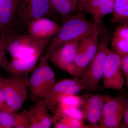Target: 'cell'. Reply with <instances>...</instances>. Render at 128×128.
<instances>
[{
  "label": "cell",
  "mask_w": 128,
  "mask_h": 128,
  "mask_svg": "<svg viewBox=\"0 0 128 128\" xmlns=\"http://www.w3.org/2000/svg\"><path fill=\"white\" fill-rule=\"evenodd\" d=\"M28 74L4 78L2 88L6 102L12 112L18 113L23 106L28 96Z\"/></svg>",
  "instance_id": "cell-4"
},
{
  "label": "cell",
  "mask_w": 128,
  "mask_h": 128,
  "mask_svg": "<svg viewBox=\"0 0 128 128\" xmlns=\"http://www.w3.org/2000/svg\"><path fill=\"white\" fill-rule=\"evenodd\" d=\"M99 45L98 38L93 35L81 40L73 64L68 73L75 78H80L96 54Z\"/></svg>",
  "instance_id": "cell-7"
},
{
  "label": "cell",
  "mask_w": 128,
  "mask_h": 128,
  "mask_svg": "<svg viewBox=\"0 0 128 128\" xmlns=\"http://www.w3.org/2000/svg\"></svg>",
  "instance_id": "cell-32"
},
{
  "label": "cell",
  "mask_w": 128,
  "mask_h": 128,
  "mask_svg": "<svg viewBox=\"0 0 128 128\" xmlns=\"http://www.w3.org/2000/svg\"><path fill=\"white\" fill-rule=\"evenodd\" d=\"M18 0H0V35L4 41L18 32Z\"/></svg>",
  "instance_id": "cell-10"
},
{
  "label": "cell",
  "mask_w": 128,
  "mask_h": 128,
  "mask_svg": "<svg viewBox=\"0 0 128 128\" xmlns=\"http://www.w3.org/2000/svg\"><path fill=\"white\" fill-rule=\"evenodd\" d=\"M0 128H2V127L0 125Z\"/></svg>",
  "instance_id": "cell-31"
},
{
  "label": "cell",
  "mask_w": 128,
  "mask_h": 128,
  "mask_svg": "<svg viewBox=\"0 0 128 128\" xmlns=\"http://www.w3.org/2000/svg\"><path fill=\"white\" fill-rule=\"evenodd\" d=\"M44 55L41 56L39 62L29 78L30 98L38 101L44 98L54 86L55 74Z\"/></svg>",
  "instance_id": "cell-2"
},
{
  "label": "cell",
  "mask_w": 128,
  "mask_h": 128,
  "mask_svg": "<svg viewBox=\"0 0 128 128\" xmlns=\"http://www.w3.org/2000/svg\"><path fill=\"white\" fill-rule=\"evenodd\" d=\"M50 6L56 14L62 17L71 15L78 9L79 0H50Z\"/></svg>",
  "instance_id": "cell-19"
},
{
  "label": "cell",
  "mask_w": 128,
  "mask_h": 128,
  "mask_svg": "<svg viewBox=\"0 0 128 128\" xmlns=\"http://www.w3.org/2000/svg\"><path fill=\"white\" fill-rule=\"evenodd\" d=\"M16 114L0 110V125L2 128H14Z\"/></svg>",
  "instance_id": "cell-22"
},
{
  "label": "cell",
  "mask_w": 128,
  "mask_h": 128,
  "mask_svg": "<svg viewBox=\"0 0 128 128\" xmlns=\"http://www.w3.org/2000/svg\"><path fill=\"white\" fill-rule=\"evenodd\" d=\"M62 18L63 23L59 31L50 40L45 49L44 56L48 59L52 51L65 44L80 41L85 37L94 35L93 22L88 20L83 14L70 15Z\"/></svg>",
  "instance_id": "cell-1"
},
{
  "label": "cell",
  "mask_w": 128,
  "mask_h": 128,
  "mask_svg": "<svg viewBox=\"0 0 128 128\" xmlns=\"http://www.w3.org/2000/svg\"><path fill=\"white\" fill-rule=\"evenodd\" d=\"M80 80L65 79L56 82L52 90L44 98L37 101V104L48 108L57 105L66 94H76L83 90Z\"/></svg>",
  "instance_id": "cell-11"
},
{
  "label": "cell",
  "mask_w": 128,
  "mask_h": 128,
  "mask_svg": "<svg viewBox=\"0 0 128 128\" xmlns=\"http://www.w3.org/2000/svg\"><path fill=\"white\" fill-rule=\"evenodd\" d=\"M14 128H30V125L27 118L21 114L18 113L15 114Z\"/></svg>",
  "instance_id": "cell-24"
},
{
  "label": "cell",
  "mask_w": 128,
  "mask_h": 128,
  "mask_svg": "<svg viewBox=\"0 0 128 128\" xmlns=\"http://www.w3.org/2000/svg\"><path fill=\"white\" fill-rule=\"evenodd\" d=\"M121 68L125 78V84L128 90V55L122 57Z\"/></svg>",
  "instance_id": "cell-26"
},
{
  "label": "cell",
  "mask_w": 128,
  "mask_h": 128,
  "mask_svg": "<svg viewBox=\"0 0 128 128\" xmlns=\"http://www.w3.org/2000/svg\"><path fill=\"white\" fill-rule=\"evenodd\" d=\"M112 97L110 95L105 94L94 95L89 98L82 110L83 119L93 125L98 123L105 104Z\"/></svg>",
  "instance_id": "cell-16"
},
{
  "label": "cell",
  "mask_w": 128,
  "mask_h": 128,
  "mask_svg": "<svg viewBox=\"0 0 128 128\" xmlns=\"http://www.w3.org/2000/svg\"><path fill=\"white\" fill-rule=\"evenodd\" d=\"M112 13V23L128 24V0H115Z\"/></svg>",
  "instance_id": "cell-20"
},
{
  "label": "cell",
  "mask_w": 128,
  "mask_h": 128,
  "mask_svg": "<svg viewBox=\"0 0 128 128\" xmlns=\"http://www.w3.org/2000/svg\"><path fill=\"white\" fill-rule=\"evenodd\" d=\"M112 45L121 57L128 55V24H120L114 33Z\"/></svg>",
  "instance_id": "cell-18"
},
{
  "label": "cell",
  "mask_w": 128,
  "mask_h": 128,
  "mask_svg": "<svg viewBox=\"0 0 128 128\" xmlns=\"http://www.w3.org/2000/svg\"><path fill=\"white\" fill-rule=\"evenodd\" d=\"M61 26L49 18L42 17L30 21L26 27L27 33L42 40H49L57 34Z\"/></svg>",
  "instance_id": "cell-15"
},
{
  "label": "cell",
  "mask_w": 128,
  "mask_h": 128,
  "mask_svg": "<svg viewBox=\"0 0 128 128\" xmlns=\"http://www.w3.org/2000/svg\"><path fill=\"white\" fill-rule=\"evenodd\" d=\"M27 118L30 128H49L52 126L53 117L45 108L36 104L30 106L29 110H25L20 113Z\"/></svg>",
  "instance_id": "cell-17"
},
{
  "label": "cell",
  "mask_w": 128,
  "mask_h": 128,
  "mask_svg": "<svg viewBox=\"0 0 128 128\" xmlns=\"http://www.w3.org/2000/svg\"><path fill=\"white\" fill-rule=\"evenodd\" d=\"M43 52V51H39L24 57L12 58L10 61L8 60L6 56L0 67L9 76L28 74L36 68Z\"/></svg>",
  "instance_id": "cell-13"
},
{
  "label": "cell",
  "mask_w": 128,
  "mask_h": 128,
  "mask_svg": "<svg viewBox=\"0 0 128 128\" xmlns=\"http://www.w3.org/2000/svg\"><path fill=\"white\" fill-rule=\"evenodd\" d=\"M2 40L1 38L0 35V40Z\"/></svg>",
  "instance_id": "cell-30"
},
{
  "label": "cell",
  "mask_w": 128,
  "mask_h": 128,
  "mask_svg": "<svg viewBox=\"0 0 128 128\" xmlns=\"http://www.w3.org/2000/svg\"><path fill=\"white\" fill-rule=\"evenodd\" d=\"M110 38L109 34L102 37L96 54L80 78L83 90L92 91L98 87L103 76L105 60L110 50L108 47Z\"/></svg>",
  "instance_id": "cell-3"
},
{
  "label": "cell",
  "mask_w": 128,
  "mask_h": 128,
  "mask_svg": "<svg viewBox=\"0 0 128 128\" xmlns=\"http://www.w3.org/2000/svg\"><path fill=\"white\" fill-rule=\"evenodd\" d=\"M128 108V98L119 93L110 99L104 107L99 123L100 128H120Z\"/></svg>",
  "instance_id": "cell-8"
},
{
  "label": "cell",
  "mask_w": 128,
  "mask_h": 128,
  "mask_svg": "<svg viewBox=\"0 0 128 128\" xmlns=\"http://www.w3.org/2000/svg\"><path fill=\"white\" fill-rule=\"evenodd\" d=\"M84 104L83 99L76 94H68L65 95L58 103V109L66 108H80Z\"/></svg>",
  "instance_id": "cell-21"
},
{
  "label": "cell",
  "mask_w": 128,
  "mask_h": 128,
  "mask_svg": "<svg viewBox=\"0 0 128 128\" xmlns=\"http://www.w3.org/2000/svg\"><path fill=\"white\" fill-rule=\"evenodd\" d=\"M80 41L69 42L51 52L48 60L59 70L68 73L73 64Z\"/></svg>",
  "instance_id": "cell-14"
},
{
  "label": "cell",
  "mask_w": 128,
  "mask_h": 128,
  "mask_svg": "<svg viewBox=\"0 0 128 128\" xmlns=\"http://www.w3.org/2000/svg\"><path fill=\"white\" fill-rule=\"evenodd\" d=\"M6 43L2 39L0 40V66L2 60L6 57Z\"/></svg>",
  "instance_id": "cell-27"
},
{
  "label": "cell",
  "mask_w": 128,
  "mask_h": 128,
  "mask_svg": "<svg viewBox=\"0 0 128 128\" xmlns=\"http://www.w3.org/2000/svg\"><path fill=\"white\" fill-rule=\"evenodd\" d=\"M55 14L50 6V0H18L17 9L18 30H26L28 24L42 17H51Z\"/></svg>",
  "instance_id": "cell-5"
},
{
  "label": "cell",
  "mask_w": 128,
  "mask_h": 128,
  "mask_svg": "<svg viewBox=\"0 0 128 128\" xmlns=\"http://www.w3.org/2000/svg\"><path fill=\"white\" fill-rule=\"evenodd\" d=\"M122 57L110 50L105 60L104 67V86L108 89L121 90L125 80L121 68Z\"/></svg>",
  "instance_id": "cell-9"
},
{
  "label": "cell",
  "mask_w": 128,
  "mask_h": 128,
  "mask_svg": "<svg viewBox=\"0 0 128 128\" xmlns=\"http://www.w3.org/2000/svg\"><path fill=\"white\" fill-rule=\"evenodd\" d=\"M123 124H121L120 126L122 125V128H128V108L126 111V114L124 115V121L123 122Z\"/></svg>",
  "instance_id": "cell-28"
},
{
  "label": "cell",
  "mask_w": 128,
  "mask_h": 128,
  "mask_svg": "<svg viewBox=\"0 0 128 128\" xmlns=\"http://www.w3.org/2000/svg\"><path fill=\"white\" fill-rule=\"evenodd\" d=\"M4 78L0 77V110L12 112L8 105L3 88L2 83Z\"/></svg>",
  "instance_id": "cell-25"
},
{
  "label": "cell",
  "mask_w": 128,
  "mask_h": 128,
  "mask_svg": "<svg viewBox=\"0 0 128 128\" xmlns=\"http://www.w3.org/2000/svg\"><path fill=\"white\" fill-rule=\"evenodd\" d=\"M114 2L107 0H79L78 9L91 14L94 21V36L98 38L102 19L112 12Z\"/></svg>",
  "instance_id": "cell-12"
},
{
  "label": "cell",
  "mask_w": 128,
  "mask_h": 128,
  "mask_svg": "<svg viewBox=\"0 0 128 128\" xmlns=\"http://www.w3.org/2000/svg\"><path fill=\"white\" fill-rule=\"evenodd\" d=\"M50 41L38 39L28 33L18 32L5 42L6 51L9 52L12 58H15L43 51Z\"/></svg>",
  "instance_id": "cell-6"
},
{
  "label": "cell",
  "mask_w": 128,
  "mask_h": 128,
  "mask_svg": "<svg viewBox=\"0 0 128 128\" xmlns=\"http://www.w3.org/2000/svg\"><path fill=\"white\" fill-rule=\"evenodd\" d=\"M107 0L110 1L112 2H114L115 0Z\"/></svg>",
  "instance_id": "cell-29"
},
{
  "label": "cell",
  "mask_w": 128,
  "mask_h": 128,
  "mask_svg": "<svg viewBox=\"0 0 128 128\" xmlns=\"http://www.w3.org/2000/svg\"><path fill=\"white\" fill-rule=\"evenodd\" d=\"M56 112L70 118L83 119L82 110H80V108L69 107L64 108L62 109L57 108Z\"/></svg>",
  "instance_id": "cell-23"
}]
</instances>
